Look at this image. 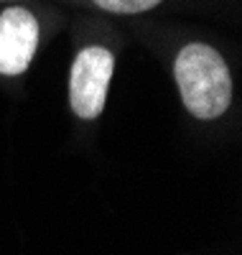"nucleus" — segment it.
I'll use <instances>...</instances> for the list:
<instances>
[{
	"instance_id": "f257e3e1",
	"label": "nucleus",
	"mask_w": 242,
	"mask_h": 255,
	"mask_svg": "<svg viewBox=\"0 0 242 255\" xmlns=\"http://www.w3.org/2000/svg\"><path fill=\"white\" fill-rule=\"evenodd\" d=\"M173 74L186 110L199 120H214L232 102V79L225 59L207 44H189L176 56Z\"/></svg>"
},
{
	"instance_id": "f03ea898",
	"label": "nucleus",
	"mask_w": 242,
	"mask_h": 255,
	"mask_svg": "<svg viewBox=\"0 0 242 255\" xmlns=\"http://www.w3.org/2000/svg\"><path fill=\"white\" fill-rule=\"evenodd\" d=\"M113 69H115V56L102 46H90L77 54L69 82V102L77 118L95 120L105 110Z\"/></svg>"
},
{
	"instance_id": "7ed1b4c3",
	"label": "nucleus",
	"mask_w": 242,
	"mask_h": 255,
	"mask_svg": "<svg viewBox=\"0 0 242 255\" xmlns=\"http://www.w3.org/2000/svg\"><path fill=\"white\" fill-rule=\"evenodd\" d=\"M38 46V23L23 8L0 13V74L18 77L28 69Z\"/></svg>"
},
{
	"instance_id": "20e7f679",
	"label": "nucleus",
	"mask_w": 242,
	"mask_h": 255,
	"mask_svg": "<svg viewBox=\"0 0 242 255\" xmlns=\"http://www.w3.org/2000/svg\"><path fill=\"white\" fill-rule=\"evenodd\" d=\"M95 3L110 13H125V15H133V13H143L156 8L161 0H95Z\"/></svg>"
}]
</instances>
